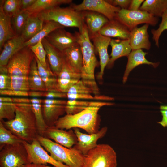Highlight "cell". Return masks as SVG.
Masks as SVG:
<instances>
[{
  "label": "cell",
  "instance_id": "obj_50",
  "mask_svg": "<svg viewBox=\"0 0 167 167\" xmlns=\"http://www.w3.org/2000/svg\"><path fill=\"white\" fill-rule=\"evenodd\" d=\"M44 92H43L30 90L28 91V96L32 98H39L44 97Z\"/></svg>",
  "mask_w": 167,
  "mask_h": 167
},
{
  "label": "cell",
  "instance_id": "obj_31",
  "mask_svg": "<svg viewBox=\"0 0 167 167\" xmlns=\"http://www.w3.org/2000/svg\"><path fill=\"white\" fill-rule=\"evenodd\" d=\"M72 2L71 0H36L31 6L25 10L30 15L37 14L62 4H71Z\"/></svg>",
  "mask_w": 167,
  "mask_h": 167
},
{
  "label": "cell",
  "instance_id": "obj_5",
  "mask_svg": "<svg viewBox=\"0 0 167 167\" xmlns=\"http://www.w3.org/2000/svg\"><path fill=\"white\" fill-rule=\"evenodd\" d=\"M36 139L55 160L69 167H82L84 156L72 148H66L39 135Z\"/></svg>",
  "mask_w": 167,
  "mask_h": 167
},
{
  "label": "cell",
  "instance_id": "obj_42",
  "mask_svg": "<svg viewBox=\"0 0 167 167\" xmlns=\"http://www.w3.org/2000/svg\"><path fill=\"white\" fill-rule=\"evenodd\" d=\"M11 79L7 73L0 74V90L11 89Z\"/></svg>",
  "mask_w": 167,
  "mask_h": 167
},
{
  "label": "cell",
  "instance_id": "obj_45",
  "mask_svg": "<svg viewBox=\"0 0 167 167\" xmlns=\"http://www.w3.org/2000/svg\"><path fill=\"white\" fill-rule=\"evenodd\" d=\"M106 1L113 6L119 7L121 9H128L131 0H109Z\"/></svg>",
  "mask_w": 167,
  "mask_h": 167
},
{
  "label": "cell",
  "instance_id": "obj_25",
  "mask_svg": "<svg viewBox=\"0 0 167 167\" xmlns=\"http://www.w3.org/2000/svg\"><path fill=\"white\" fill-rule=\"evenodd\" d=\"M0 4V49L5 43L17 35L11 24V17L3 10L2 1Z\"/></svg>",
  "mask_w": 167,
  "mask_h": 167
},
{
  "label": "cell",
  "instance_id": "obj_10",
  "mask_svg": "<svg viewBox=\"0 0 167 167\" xmlns=\"http://www.w3.org/2000/svg\"><path fill=\"white\" fill-rule=\"evenodd\" d=\"M23 144L27 153L29 163L45 165L49 164L55 167H69L55 160L49 155L36 139L31 143L24 141Z\"/></svg>",
  "mask_w": 167,
  "mask_h": 167
},
{
  "label": "cell",
  "instance_id": "obj_6",
  "mask_svg": "<svg viewBox=\"0 0 167 167\" xmlns=\"http://www.w3.org/2000/svg\"><path fill=\"white\" fill-rule=\"evenodd\" d=\"M36 14L45 21H53L63 27H75L81 31L85 24L84 11H77L71 6H59L45 10Z\"/></svg>",
  "mask_w": 167,
  "mask_h": 167
},
{
  "label": "cell",
  "instance_id": "obj_19",
  "mask_svg": "<svg viewBox=\"0 0 167 167\" xmlns=\"http://www.w3.org/2000/svg\"><path fill=\"white\" fill-rule=\"evenodd\" d=\"M41 41L46 53L47 62L50 69L57 77L65 61L63 53L50 44L45 38L42 39Z\"/></svg>",
  "mask_w": 167,
  "mask_h": 167
},
{
  "label": "cell",
  "instance_id": "obj_52",
  "mask_svg": "<svg viewBox=\"0 0 167 167\" xmlns=\"http://www.w3.org/2000/svg\"><path fill=\"white\" fill-rule=\"evenodd\" d=\"M53 167H55L53 166Z\"/></svg>",
  "mask_w": 167,
  "mask_h": 167
},
{
  "label": "cell",
  "instance_id": "obj_17",
  "mask_svg": "<svg viewBox=\"0 0 167 167\" xmlns=\"http://www.w3.org/2000/svg\"><path fill=\"white\" fill-rule=\"evenodd\" d=\"M95 52L98 53L100 58V70L97 75V79L99 80L103 79L104 71L109 62L110 58L108 53V48L111 39L103 36L99 33L91 37Z\"/></svg>",
  "mask_w": 167,
  "mask_h": 167
},
{
  "label": "cell",
  "instance_id": "obj_11",
  "mask_svg": "<svg viewBox=\"0 0 167 167\" xmlns=\"http://www.w3.org/2000/svg\"><path fill=\"white\" fill-rule=\"evenodd\" d=\"M70 6L78 11H90L99 13L109 20L115 19L121 9L119 7L113 6L104 0H84L79 4Z\"/></svg>",
  "mask_w": 167,
  "mask_h": 167
},
{
  "label": "cell",
  "instance_id": "obj_1",
  "mask_svg": "<svg viewBox=\"0 0 167 167\" xmlns=\"http://www.w3.org/2000/svg\"><path fill=\"white\" fill-rule=\"evenodd\" d=\"M0 121L24 141L31 143L38 135L36 119L30 103L16 104L15 118L10 120Z\"/></svg>",
  "mask_w": 167,
  "mask_h": 167
},
{
  "label": "cell",
  "instance_id": "obj_48",
  "mask_svg": "<svg viewBox=\"0 0 167 167\" xmlns=\"http://www.w3.org/2000/svg\"><path fill=\"white\" fill-rule=\"evenodd\" d=\"M144 0H131L128 10L131 11H137L139 10L141 5Z\"/></svg>",
  "mask_w": 167,
  "mask_h": 167
},
{
  "label": "cell",
  "instance_id": "obj_44",
  "mask_svg": "<svg viewBox=\"0 0 167 167\" xmlns=\"http://www.w3.org/2000/svg\"><path fill=\"white\" fill-rule=\"evenodd\" d=\"M0 102L13 103L15 104L30 103V99L24 97H11L1 96L0 97Z\"/></svg>",
  "mask_w": 167,
  "mask_h": 167
},
{
  "label": "cell",
  "instance_id": "obj_18",
  "mask_svg": "<svg viewBox=\"0 0 167 167\" xmlns=\"http://www.w3.org/2000/svg\"><path fill=\"white\" fill-rule=\"evenodd\" d=\"M149 25L146 24L139 28L136 27L131 31L128 40L132 50L150 49L151 43L148 32Z\"/></svg>",
  "mask_w": 167,
  "mask_h": 167
},
{
  "label": "cell",
  "instance_id": "obj_36",
  "mask_svg": "<svg viewBox=\"0 0 167 167\" xmlns=\"http://www.w3.org/2000/svg\"><path fill=\"white\" fill-rule=\"evenodd\" d=\"M30 15L27 11L21 10L11 18L14 29L17 35H21Z\"/></svg>",
  "mask_w": 167,
  "mask_h": 167
},
{
  "label": "cell",
  "instance_id": "obj_43",
  "mask_svg": "<svg viewBox=\"0 0 167 167\" xmlns=\"http://www.w3.org/2000/svg\"><path fill=\"white\" fill-rule=\"evenodd\" d=\"M0 94L2 96H7L20 97L28 96V91H18L13 89L0 90Z\"/></svg>",
  "mask_w": 167,
  "mask_h": 167
},
{
  "label": "cell",
  "instance_id": "obj_47",
  "mask_svg": "<svg viewBox=\"0 0 167 167\" xmlns=\"http://www.w3.org/2000/svg\"><path fill=\"white\" fill-rule=\"evenodd\" d=\"M160 109L162 117L161 121L158 123L163 127H167V105H161Z\"/></svg>",
  "mask_w": 167,
  "mask_h": 167
},
{
  "label": "cell",
  "instance_id": "obj_8",
  "mask_svg": "<svg viewBox=\"0 0 167 167\" xmlns=\"http://www.w3.org/2000/svg\"><path fill=\"white\" fill-rule=\"evenodd\" d=\"M26 150L22 143L5 145L0 151V167H22L28 164Z\"/></svg>",
  "mask_w": 167,
  "mask_h": 167
},
{
  "label": "cell",
  "instance_id": "obj_35",
  "mask_svg": "<svg viewBox=\"0 0 167 167\" xmlns=\"http://www.w3.org/2000/svg\"><path fill=\"white\" fill-rule=\"evenodd\" d=\"M23 142L7 129L0 121V150L5 145H17Z\"/></svg>",
  "mask_w": 167,
  "mask_h": 167
},
{
  "label": "cell",
  "instance_id": "obj_13",
  "mask_svg": "<svg viewBox=\"0 0 167 167\" xmlns=\"http://www.w3.org/2000/svg\"><path fill=\"white\" fill-rule=\"evenodd\" d=\"M107 129L106 127H104L96 133L87 134L81 132L78 128H74L78 142L72 148L83 155H86L97 146V141L105 135Z\"/></svg>",
  "mask_w": 167,
  "mask_h": 167
},
{
  "label": "cell",
  "instance_id": "obj_39",
  "mask_svg": "<svg viewBox=\"0 0 167 167\" xmlns=\"http://www.w3.org/2000/svg\"><path fill=\"white\" fill-rule=\"evenodd\" d=\"M41 40L36 44L29 47L35 56L38 59L42 66L47 69L49 65L46 62V53L42 44Z\"/></svg>",
  "mask_w": 167,
  "mask_h": 167
},
{
  "label": "cell",
  "instance_id": "obj_30",
  "mask_svg": "<svg viewBox=\"0 0 167 167\" xmlns=\"http://www.w3.org/2000/svg\"><path fill=\"white\" fill-rule=\"evenodd\" d=\"M139 10L147 12L155 17H161L167 11V0H144Z\"/></svg>",
  "mask_w": 167,
  "mask_h": 167
},
{
  "label": "cell",
  "instance_id": "obj_14",
  "mask_svg": "<svg viewBox=\"0 0 167 167\" xmlns=\"http://www.w3.org/2000/svg\"><path fill=\"white\" fill-rule=\"evenodd\" d=\"M81 79V73L75 70L65 60L62 69L57 76V90L66 93L71 87Z\"/></svg>",
  "mask_w": 167,
  "mask_h": 167
},
{
  "label": "cell",
  "instance_id": "obj_37",
  "mask_svg": "<svg viewBox=\"0 0 167 167\" xmlns=\"http://www.w3.org/2000/svg\"><path fill=\"white\" fill-rule=\"evenodd\" d=\"M16 104L0 102V121L6 119L10 120L15 117Z\"/></svg>",
  "mask_w": 167,
  "mask_h": 167
},
{
  "label": "cell",
  "instance_id": "obj_49",
  "mask_svg": "<svg viewBox=\"0 0 167 167\" xmlns=\"http://www.w3.org/2000/svg\"><path fill=\"white\" fill-rule=\"evenodd\" d=\"M36 0H21V10H24L31 6Z\"/></svg>",
  "mask_w": 167,
  "mask_h": 167
},
{
  "label": "cell",
  "instance_id": "obj_26",
  "mask_svg": "<svg viewBox=\"0 0 167 167\" xmlns=\"http://www.w3.org/2000/svg\"><path fill=\"white\" fill-rule=\"evenodd\" d=\"M64 59L72 67L81 73L83 66V59L81 48L77 43L62 52Z\"/></svg>",
  "mask_w": 167,
  "mask_h": 167
},
{
  "label": "cell",
  "instance_id": "obj_16",
  "mask_svg": "<svg viewBox=\"0 0 167 167\" xmlns=\"http://www.w3.org/2000/svg\"><path fill=\"white\" fill-rule=\"evenodd\" d=\"M45 38L50 44L61 52L78 43L76 35L66 31L64 28L55 30Z\"/></svg>",
  "mask_w": 167,
  "mask_h": 167
},
{
  "label": "cell",
  "instance_id": "obj_12",
  "mask_svg": "<svg viewBox=\"0 0 167 167\" xmlns=\"http://www.w3.org/2000/svg\"><path fill=\"white\" fill-rule=\"evenodd\" d=\"M67 101L46 99L42 101V112L45 122L48 126H54L55 122L65 113Z\"/></svg>",
  "mask_w": 167,
  "mask_h": 167
},
{
  "label": "cell",
  "instance_id": "obj_21",
  "mask_svg": "<svg viewBox=\"0 0 167 167\" xmlns=\"http://www.w3.org/2000/svg\"><path fill=\"white\" fill-rule=\"evenodd\" d=\"M25 41L21 36L17 35L6 41L3 46L0 55V68L6 67L10 58L24 48Z\"/></svg>",
  "mask_w": 167,
  "mask_h": 167
},
{
  "label": "cell",
  "instance_id": "obj_34",
  "mask_svg": "<svg viewBox=\"0 0 167 167\" xmlns=\"http://www.w3.org/2000/svg\"><path fill=\"white\" fill-rule=\"evenodd\" d=\"M30 101L36 119L38 134L43 136L45 131L48 127L43 117L42 105L43 100L39 98H32Z\"/></svg>",
  "mask_w": 167,
  "mask_h": 167
},
{
  "label": "cell",
  "instance_id": "obj_40",
  "mask_svg": "<svg viewBox=\"0 0 167 167\" xmlns=\"http://www.w3.org/2000/svg\"><path fill=\"white\" fill-rule=\"evenodd\" d=\"M162 20L156 29H152L151 32L152 35V39L154 41L156 45L159 47V39L162 32L167 29V11L161 17Z\"/></svg>",
  "mask_w": 167,
  "mask_h": 167
},
{
  "label": "cell",
  "instance_id": "obj_22",
  "mask_svg": "<svg viewBox=\"0 0 167 167\" xmlns=\"http://www.w3.org/2000/svg\"><path fill=\"white\" fill-rule=\"evenodd\" d=\"M147 53L142 49L132 50L127 57L128 61L123 78V82L125 84L126 81L130 72L137 66L143 64L152 66L156 68L159 65V62H153L148 60L145 58Z\"/></svg>",
  "mask_w": 167,
  "mask_h": 167
},
{
  "label": "cell",
  "instance_id": "obj_53",
  "mask_svg": "<svg viewBox=\"0 0 167 167\" xmlns=\"http://www.w3.org/2000/svg\"></svg>",
  "mask_w": 167,
  "mask_h": 167
},
{
  "label": "cell",
  "instance_id": "obj_3",
  "mask_svg": "<svg viewBox=\"0 0 167 167\" xmlns=\"http://www.w3.org/2000/svg\"><path fill=\"white\" fill-rule=\"evenodd\" d=\"M34 55L29 47L23 48L10 59L6 66L11 79V89L29 91L28 82L30 65Z\"/></svg>",
  "mask_w": 167,
  "mask_h": 167
},
{
  "label": "cell",
  "instance_id": "obj_51",
  "mask_svg": "<svg viewBox=\"0 0 167 167\" xmlns=\"http://www.w3.org/2000/svg\"><path fill=\"white\" fill-rule=\"evenodd\" d=\"M22 167H53L47 165L37 164L34 163H28L24 165Z\"/></svg>",
  "mask_w": 167,
  "mask_h": 167
},
{
  "label": "cell",
  "instance_id": "obj_24",
  "mask_svg": "<svg viewBox=\"0 0 167 167\" xmlns=\"http://www.w3.org/2000/svg\"><path fill=\"white\" fill-rule=\"evenodd\" d=\"M110 45L112 51L110 58L106 66L108 68L112 67L115 61L118 58L123 56L127 57L132 50L128 39H111Z\"/></svg>",
  "mask_w": 167,
  "mask_h": 167
},
{
  "label": "cell",
  "instance_id": "obj_27",
  "mask_svg": "<svg viewBox=\"0 0 167 167\" xmlns=\"http://www.w3.org/2000/svg\"><path fill=\"white\" fill-rule=\"evenodd\" d=\"M44 23V21L36 14L30 15L21 34L25 42L32 38L40 31Z\"/></svg>",
  "mask_w": 167,
  "mask_h": 167
},
{
  "label": "cell",
  "instance_id": "obj_4",
  "mask_svg": "<svg viewBox=\"0 0 167 167\" xmlns=\"http://www.w3.org/2000/svg\"><path fill=\"white\" fill-rule=\"evenodd\" d=\"M100 107L91 106L74 114H66L55 122L57 128L66 130L80 128L89 134L96 133L99 131L101 119L98 114Z\"/></svg>",
  "mask_w": 167,
  "mask_h": 167
},
{
  "label": "cell",
  "instance_id": "obj_46",
  "mask_svg": "<svg viewBox=\"0 0 167 167\" xmlns=\"http://www.w3.org/2000/svg\"><path fill=\"white\" fill-rule=\"evenodd\" d=\"M44 97L46 99H49L65 98H67V94L58 91L45 92Z\"/></svg>",
  "mask_w": 167,
  "mask_h": 167
},
{
  "label": "cell",
  "instance_id": "obj_38",
  "mask_svg": "<svg viewBox=\"0 0 167 167\" xmlns=\"http://www.w3.org/2000/svg\"><path fill=\"white\" fill-rule=\"evenodd\" d=\"M2 7L5 13L11 18L21 10V0H2Z\"/></svg>",
  "mask_w": 167,
  "mask_h": 167
},
{
  "label": "cell",
  "instance_id": "obj_7",
  "mask_svg": "<svg viewBox=\"0 0 167 167\" xmlns=\"http://www.w3.org/2000/svg\"><path fill=\"white\" fill-rule=\"evenodd\" d=\"M84 156L82 167H117L116 153L108 144H98Z\"/></svg>",
  "mask_w": 167,
  "mask_h": 167
},
{
  "label": "cell",
  "instance_id": "obj_15",
  "mask_svg": "<svg viewBox=\"0 0 167 167\" xmlns=\"http://www.w3.org/2000/svg\"><path fill=\"white\" fill-rule=\"evenodd\" d=\"M43 136L68 148H72L78 142L76 135L72 129L67 131L58 128L55 126H48L45 131Z\"/></svg>",
  "mask_w": 167,
  "mask_h": 167
},
{
  "label": "cell",
  "instance_id": "obj_41",
  "mask_svg": "<svg viewBox=\"0 0 167 167\" xmlns=\"http://www.w3.org/2000/svg\"><path fill=\"white\" fill-rule=\"evenodd\" d=\"M67 95L93 94L92 90L86 86L81 79L69 89Z\"/></svg>",
  "mask_w": 167,
  "mask_h": 167
},
{
  "label": "cell",
  "instance_id": "obj_23",
  "mask_svg": "<svg viewBox=\"0 0 167 167\" xmlns=\"http://www.w3.org/2000/svg\"><path fill=\"white\" fill-rule=\"evenodd\" d=\"M84 12V21L90 38L98 33L109 20L103 15L96 12L90 11Z\"/></svg>",
  "mask_w": 167,
  "mask_h": 167
},
{
  "label": "cell",
  "instance_id": "obj_29",
  "mask_svg": "<svg viewBox=\"0 0 167 167\" xmlns=\"http://www.w3.org/2000/svg\"><path fill=\"white\" fill-rule=\"evenodd\" d=\"M112 103L96 101H87L77 100H68L65 111L67 114H74L78 113L86 108L91 106L101 107L105 105H111Z\"/></svg>",
  "mask_w": 167,
  "mask_h": 167
},
{
  "label": "cell",
  "instance_id": "obj_33",
  "mask_svg": "<svg viewBox=\"0 0 167 167\" xmlns=\"http://www.w3.org/2000/svg\"><path fill=\"white\" fill-rule=\"evenodd\" d=\"M64 27L60 24L54 21H45L43 27L40 31L32 38L25 42L24 44V47L34 45L45 38L55 30Z\"/></svg>",
  "mask_w": 167,
  "mask_h": 167
},
{
  "label": "cell",
  "instance_id": "obj_20",
  "mask_svg": "<svg viewBox=\"0 0 167 167\" xmlns=\"http://www.w3.org/2000/svg\"><path fill=\"white\" fill-rule=\"evenodd\" d=\"M130 32L126 26L115 18L109 20L99 33L106 37H116L121 40H128Z\"/></svg>",
  "mask_w": 167,
  "mask_h": 167
},
{
  "label": "cell",
  "instance_id": "obj_2",
  "mask_svg": "<svg viewBox=\"0 0 167 167\" xmlns=\"http://www.w3.org/2000/svg\"><path fill=\"white\" fill-rule=\"evenodd\" d=\"M80 45L83 59L81 71V79L84 84L90 88L95 95H99V88L96 81L94 71L100 64L95 55L93 44L90 41L88 30L85 24L82 30L75 33Z\"/></svg>",
  "mask_w": 167,
  "mask_h": 167
},
{
  "label": "cell",
  "instance_id": "obj_9",
  "mask_svg": "<svg viewBox=\"0 0 167 167\" xmlns=\"http://www.w3.org/2000/svg\"><path fill=\"white\" fill-rule=\"evenodd\" d=\"M115 19L126 26L130 31L139 24H148L155 26L159 21L157 17L139 10L131 11L121 9L117 13Z\"/></svg>",
  "mask_w": 167,
  "mask_h": 167
},
{
  "label": "cell",
  "instance_id": "obj_28",
  "mask_svg": "<svg viewBox=\"0 0 167 167\" xmlns=\"http://www.w3.org/2000/svg\"><path fill=\"white\" fill-rule=\"evenodd\" d=\"M28 82L29 91H46L45 85L39 74L35 56L30 65Z\"/></svg>",
  "mask_w": 167,
  "mask_h": 167
},
{
  "label": "cell",
  "instance_id": "obj_32",
  "mask_svg": "<svg viewBox=\"0 0 167 167\" xmlns=\"http://www.w3.org/2000/svg\"><path fill=\"white\" fill-rule=\"evenodd\" d=\"M35 57L39 74L45 85L46 92L58 91L57 88V77L52 72L49 66L47 69H45Z\"/></svg>",
  "mask_w": 167,
  "mask_h": 167
}]
</instances>
